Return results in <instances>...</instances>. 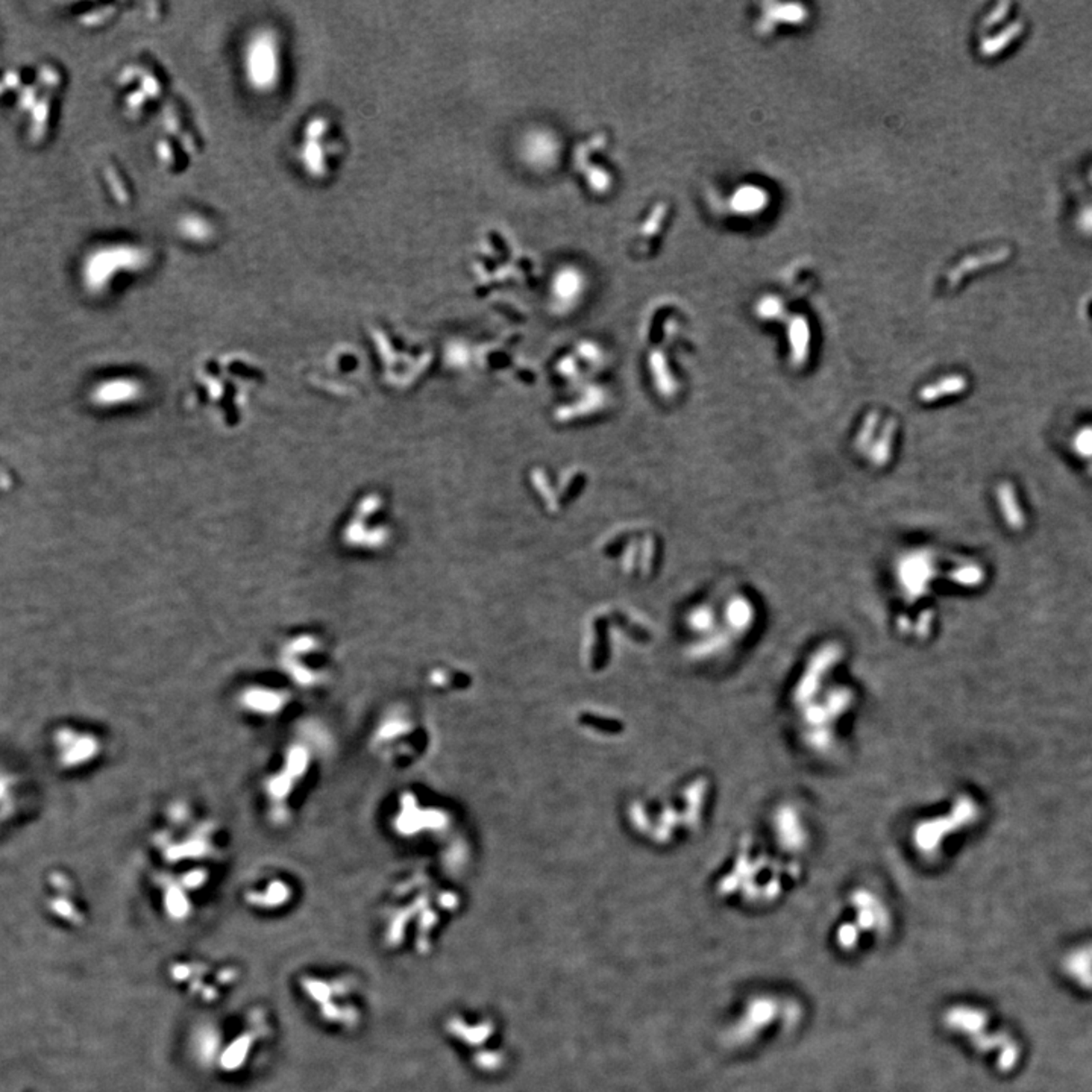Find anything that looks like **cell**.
<instances>
[{
    "label": "cell",
    "instance_id": "obj_5",
    "mask_svg": "<svg viewBox=\"0 0 1092 1092\" xmlns=\"http://www.w3.org/2000/svg\"><path fill=\"white\" fill-rule=\"evenodd\" d=\"M252 1036L251 1034H242L238 1036L225 1052L220 1058V1065L225 1071H236L240 1069L245 1061L247 1059V1054L251 1052Z\"/></svg>",
    "mask_w": 1092,
    "mask_h": 1092
},
{
    "label": "cell",
    "instance_id": "obj_14",
    "mask_svg": "<svg viewBox=\"0 0 1092 1092\" xmlns=\"http://www.w3.org/2000/svg\"><path fill=\"white\" fill-rule=\"evenodd\" d=\"M1074 448H1076V451H1078V454L1083 455V457H1091V455H1092V430H1091V428H1087V430H1083V431H1080V433H1079L1078 437H1076V440H1074Z\"/></svg>",
    "mask_w": 1092,
    "mask_h": 1092
},
{
    "label": "cell",
    "instance_id": "obj_3",
    "mask_svg": "<svg viewBox=\"0 0 1092 1092\" xmlns=\"http://www.w3.org/2000/svg\"><path fill=\"white\" fill-rule=\"evenodd\" d=\"M932 560L928 557L921 556V554L908 557L906 560H903L901 566H900L901 583H903L909 594L914 595V596H919V594L927 586L928 580L932 578Z\"/></svg>",
    "mask_w": 1092,
    "mask_h": 1092
},
{
    "label": "cell",
    "instance_id": "obj_4",
    "mask_svg": "<svg viewBox=\"0 0 1092 1092\" xmlns=\"http://www.w3.org/2000/svg\"><path fill=\"white\" fill-rule=\"evenodd\" d=\"M967 387V380L961 375H950L939 381L932 382L919 390V398L924 402H933L939 398L959 393Z\"/></svg>",
    "mask_w": 1092,
    "mask_h": 1092
},
{
    "label": "cell",
    "instance_id": "obj_7",
    "mask_svg": "<svg viewBox=\"0 0 1092 1092\" xmlns=\"http://www.w3.org/2000/svg\"><path fill=\"white\" fill-rule=\"evenodd\" d=\"M791 348L792 363L800 366L809 355V325L804 319H795L791 325Z\"/></svg>",
    "mask_w": 1092,
    "mask_h": 1092
},
{
    "label": "cell",
    "instance_id": "obj_10",
    "mask_svg": "<svg viewBox=\"0 0 1092 1092\" xmlns=\"http://www.w3.org/2000/svg\"><path fill=\"white\" fill-rule=\"evenodd\" d=\"M302 988L311 1000L320 1003V1005L327 1003L331 996V988L325 981L311 979V977H307L302 980Z\"/></svg>",
    "mask_w": 1092,
    "mask_h": 1092
},
{
    "label": "cell",
    "instance_id": "obj_11",
    "mask_svg": "<svg viewBox=\"0 0 1092 1092\" xmlns=\"http://www.w3.org/2000/svg\"><path fill=\"white\" fill-rule=\"evenodd\" d=\"M287 894H289V892H287V888H285L284 885H281V883L278 885V883H275V885H272L271 888H269V894L266 892V894L263 895V899L249 900H251L252 903L258 904V906L273 908V906H278V904L284 903L285 900H287Z\"/></svg>",
    "mask_w": 1092,
    "mask_h": 1092
},
{
    "label": "cell",
    "instance_id": "obj_6",
    "mask_svg": "<svg viewBox=\"0 0 1092 1092\" xmlns=\"http://www.w3.org/2000/svg\"><path fill=\"white\" fill-rule=\"evenodd\" d=\"M998 503H1000L1001 512L1005 515L1006 521L1009 524V527L1014 530H1020L1025 525V517L1021 513L1018 503H1016V492L1012 486L1007 483L1001 484L998 488Z\"/></svg>",
    "mask_w": 1092,
    "mask_h": 1092
},
{
    "label": "cell",
    "instance_id": "obj_13",
    "mask_svg": "<svg viewBox=\"0 0 1092 1092\" xmlns=\"http://www.w3.org/2000/svg\"><path fill=\"white\" fill-rule=\"evenodd\" d=\"M877 422H879V413H875V411L866 417L861 431H859V434H857V442H855V445H857L859 450L861 448L864 450L870 443L871 439H873V433H874L875 426H877Z\"/></svg>",
    "mask_w": 1092,
    "mask_h": 1092
},
{
    "label": "cell",
    "instance_id": "obj_2",
    "mask_svg": "<svg viewBox=\"0 0 1092 1092\" xmlns=\"http://www.w3.org/2000/svg\"><path fill=\"white\" fill-rule=\"evenodd\" d=\"M243 72L247 85L256 93L275 92L284 75L280 35L272 28L254 31L245 46Z\"/></svg>",
    "mask_w": 1092,
    "mask_h": 1092
},
{
    "label": "cell",
    "instance_id": "obj_1",
    "mask_svg": "<svg viewBox=\"0 0 1092 1092\" xmlns=\"http://www.w3.org/2000/svg\"><path fill=\"white\" fill-rule=\"evenodd\" d=\"M342 132L329 117L315 116L302 128L300 163L305 175L315 181H325L334 174L344 154Z\"/></svg>",
    "mask_w": 1092,
    "mask_h": 1092
},
{
    "label": "cell",
    "instance_id": "obj_15",
    "mask_svg": "<svg viewBox=\"0 0 1092 1092\" xmlns=\"http://www.w3.org/2000/svg\"><path fill=\"white\" fill-rule=\"evenodd\" d=\"M762 202H764V194L760 193V192H756V190H748V192H742L740 193L738 205L742 210H753V208L762 205Z\"/></svg>",
    "mask_w": 1092,
    "mask_h": 1092
},
{
    "label": "cell",
    "instance_id": "obj_16",
    "mask_svg": "<svg viewBox=\"0 0 1092 1092\" xmlns=\"http://www.w3.org/2000/svg\"><path fill=\"white\" fill-rule=\"evenodd\" d=\"M780 309H782V305L778 304L777 300H766L760 304L759 313L762 318H774L780 313Z\"/></svg>",
    "mask_w": 1092,
    "mask_h": 1092
},
{
    "label": "cell",
    "instance_id": "obj_9",
    "mask_svg": "<svg viewBox=\"0 0 1092 1092\" xmlns=\"http://www.w3.org/2000/svg\"><path fill=\"white\" fill-rule=\"evenodd\" d=\"M581 276L576 271H563L556 278V295L563 300H574L580 293Z\"/></svg>",
    "mask_w": 1092,
    "mask_h": 1092
},
{
    "label": "cell",
    "instance_id": "obj_12",
    "mask_svg": "<svg viewBox=\"0 0 1092 1092\" xmlns=\"http://www.w3.org/2000/svg\"><path fill=\"white\" fill-rule=\"evenodd\" d=\"M981 577H983V574H981L980 568L971 565L954 569V572L952 574L953 580L956 581V583H961V585H977L981 580Z\"/></svg>",
    "mask_w": 1092,
    "mask_h": 1092
},
{
    "label": "cell",
    "instance_id": "obj_8",
    "mask_svg": "<svg viewBox=\"0 0 1092 1092\" xmlns=\"http://www.w3.org/2000/svg\"><path fill=\"white\" fill-rule=\"evenodd\" d=\"M894 433L895 422L891 421L890 424L885 426V430H883V433H882V435H880L879 440H877V443L873 446V451H871V460H873V463H874L875 466H883V464L888 463V460H890L891 455V448H892V440H894Z\"/></svg>",
    "mask_w": 1092,
    "mask_h": 1092
}]
</instances>
